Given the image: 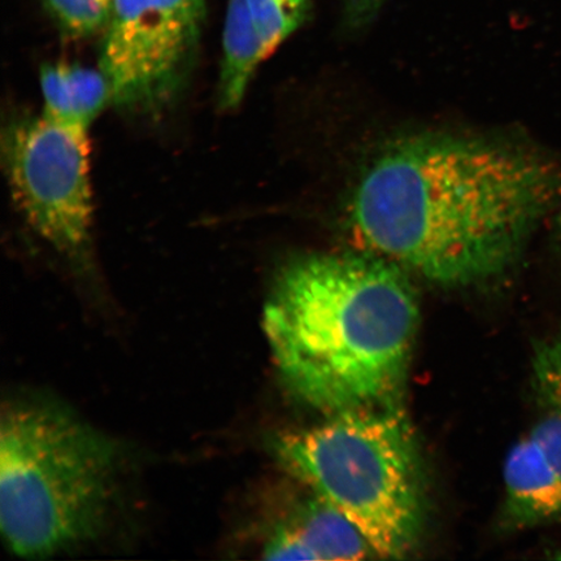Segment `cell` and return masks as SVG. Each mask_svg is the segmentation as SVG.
Instances as JSON below:
<instances>
[{
	"label": "cell",
	"instance_id": "obj_11",
	"mask_svg": "<svg viewBox=\"0 0 561 561\" xmlns=\"http://www.w3.org/2000/svg\"><path fill=\"white\" fill-rule=\"evenodd\" d=\"M530 385L536 419L529 433L561 479V331L533 348Z\"/></svg>",
	"mask_w": 561,
	"mask_h": 561
},
{
	"label": "cell",
	"instance_id": "obj_3",
	"mask_svg": "<svg viewBox=\"0 0 561 561\" xmlns=\"http://www.w3.org/2000/svg\"><path fill=\"white\" fill-rule=\"evenodd\" d=\"M123 459L116 442L41 397L0 416V531L12 553L48 559L93 543L110 523Z\"/></svg>",
	"mask_w": 561,
	"mask_h": 561
},
{
	"label": "cell",
	"instance_id": "obj_15",
	"mask_svg": "<svg viewBox=\"0 0 561 561\" xmlns=\"http://www.w3.org/2000/svg\"><path fill=\"white\" fill-rule=\"evenodd\" d=\"M551 558L556 560H561V547L556 551V553H553Z\"/></svg>",
	"mask_w": 561,
	"mask_h": 561
},
{
	"label": "cell",
	"instance_id": "obj_13",
	"mask_svg": "<svg viewBox=\"0 0 561 561\" xmlns=\"http://www.w3.org/2000/svg\"><path fill=\"white\" fill-rule=\"evenodd\" d=\"M385 2L386 0H341L343 15L351 27H363L371 23Z\"/></svg>",
	"mask_w": 561,
	"mask_h": 561
},
{
	"label": "cell",
	"instance_id": "obj_14",
	"mask_svg": "<svg viewBox=\"0 0 561 561\" xmlns=\"http://www.w3.org/2000/svg\"><path fill=\"white\" fill-rule=\"evenodd\" d=\"M558 238H559V243L561 245V210L558 216Z\"/></svg>",
	"mask_w": 561,
	"mask_h": 561
},
{
	"label": "cell",
	"instance_id": "obj_9",
	"mask_svg": "<svg viewBox=\"0 0 561 561\" xmlns=\"http://www.w3.org/2000/svg\"><path fill=\"white\" fill-rule=\"evenodd\" d=\"M503 522L511 530L561 524V479L528 432L503 468Z\"/></svg>",
	"mask_w": 561,
	"mask_h": 561
},
{
	"label": "cell",
	"instance_id": "obj_8",
	"mask_svg": "<svg viewBox=\"0 0 561 561\" xmlns=\"http://www.w3.org/2000/svg\"><path fill=\"white\" fill-rule=\"evenodd\" d=\"M263 552L266 560H363L376 556L357 526L318 495L272 530Z\"/></svg>",
	"mask_w": 561,
	"mask_h": 561
},
{
	"label": "cell",
	"instance_id": "obj_10",
	"mask_svg": "<svg viewBox=\"0 0 561 561\" xmlns=\"http://www.w3.org/2000/svg\"><path fill=\"white\" fill-rule=\"evenodd\" d=\"M41 88L44 115L87 129L111 104L110 83L101 68L77 62L45 65L41 69Z\"/></svg>",
	"mask_w": 561,
	"mask_h": 561
},
{
	"label": "cell",
	"instance_id": "obj_4",
	"mask_svg": "<svg viewBox=\"0 0 561 561\" xmlns=\"http://www.w3.org/2000/svg\"><path fill=\"white\" fill-rule=\"evenodd\" d=\"M271 440L278 465L363 533L377 557L403 559L425 518L415 433L398 403L334 415Z\"/></svg>",
	"mask_w": 561,
	"mask_h": 561
},
{
	"label": "cell",
	"instance_id": "obj_1",
	"mask_svg": "<svg viewBox=\"0 0 561 561\" xmlns=\"http://www.w3.org/2000/svg\"><path fill=\"white\" fill-rule=\"evenodd\" d=\"M561 202V164L528 145L415 135L364 171L347 226L364 251L434 285L506 275Z\"/></svg>",
	"mask_w": 561,
	"mask_h": 561
},
{
	"label": "cell",
	"instance_id": "obj_7",
	"mask_svg": "<svg viewBox=\"0 0 561 561\" xmlns=\"http://www.w3.org/2000/svg\"><path fill=\"white\" fill-rule=\"evenodd\" d=\"M310 0H229L217 104L233 111L268 56L306 23Z\"/></svg>",
	"mask_w": 561,
	"mask_h": 561
},
{
	"label": "cell",
	"instance_id": "obj_2",
	"mask_svg": "<svg viewBox=\"0 0 561 561\" xmlns=\"http://www.w3.org/2000/svg\"><path fill=\"white\" fill-rule=\"evenodd\" d=\"M419 325L409 273L364 250L293 259L263 312L280 381L325 415L398 403Z\"/></svg>",
	"mask_w": 561,
	"mask_h": 561
},
{
	"label": "cell",
	"instance_id": "obj_6",
	"mask_svg": "<svg viewBox=\"0 0 561 561\" xmlns=\"http://www.w3.org/2000/svg\"><path fill=\"white\" fill-rule=\"evenodd\" d=\"M207 0H114L102 33L100 68L111 105L156 116L193 75Z\"/></svg>",
	"mask_w": 561,
	"mask_h": 561
},
{
	"label": "cell",
	"instance_id": "obj_5",
	"mask_svg": "<svg viewBox=\"0 0 561 561\" xmlns=\"http://www.w3.org/2000/svg\"><path fill=\"white\" fill-rule=\"evenodd\" d=\"M89 129L41 116H20L3 133V164L24 219L73 264H87L93 243Z\"/></svg>",
	"mask_w": 561,
	"mask_h": 561
},
{
	"label": "cell",
	"instance_id": "obj_12",
	"mask_svg": "<svg viewBox=\"0 0 561 561\" xmlns=\"http://www.w3.org/2000/svg\"><path fill=\"white\" fill-rule=\"evenodd\" d=\"M54 23L70 38L102 34L114 0H42Z\"/></svg>",
	"mask_w": 561,
	"mask_h": 561
}]
</instances>
